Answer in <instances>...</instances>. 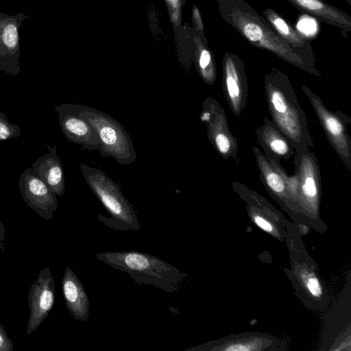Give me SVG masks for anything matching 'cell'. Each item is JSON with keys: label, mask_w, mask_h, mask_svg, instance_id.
Returning a JSON list of instances; mask_svg holds the SVG:
<instances>
[{"label": "cell", "mask_w": 351, "mask_h": 351, "mask_svg": "<svg viewBox=\"0 0 351 351\" xmlns=\"http://www.w3.org/2000/svg\"><path fill=\"white\" fill-rule=\"evenodd\" d=\"M302 89L308 97L328 143L350 173L351 139L348 132L350 117L340 110H329L319 96L307 86L302 85Z\"/></svg>", "instance_id": "6"}, {"label": "cell", "mask_w": 351, "mask_h": 351, "mask_svg": "<svg viewBox=\"0 0 351 351\" xmlns=\"http://www.w3.org/2000/svg\"><path fill=\"white\" fill-rule=\"evenodd\" d=\"M199 119L207 128V136L217 153L224 159L237 156V138L231 132L223 108L214 98L208 97L203 102Z\"/></svg>", "instance_id": "7"}, {"label": "cell", "mask_w": 351, "mask_h": 351, "mask_svg": "<svg viewBox=\"0 0 351 351\" xmlns=\"http://www.w3.org/2000/svg\"><path fill=\"white\" fill-rule=\"evenodd\" d=\"M29 19L23 13L0 12V71L17 76L21 73L19 29Z\"/></svg>", "instance_id": "10"}, {"label": "cell", "mask_w": 351, "mask_h": 351, "mask_svg": "<svg viewBox=\"0 0 351 351\" xmlns=\"http://www.w3.org/2000/svg\"><path fill=\"white\" fill-rule=\"evenodd\" d=\"M80 168L92 192L104 206L110 217L97 215V220L110 229L128 232L138 231L140 222L119 186L102 170L80 163Z\"/></svg>", "instance_id": "4"}, {"label": "cell", "mask_w": 351, "mask_h": 351, "mask_svg": "<svg viewBox=\"0 0 351 351\" xmlns=\"http://www.w3.org/2000/svg\"><path fill=\"white\" fill-rule=\"evenodd\" d=\"M21 135L20 127L9 122L5 114L0 111V141L14 138Z\"/></svg>", "instance_id": "22"}, {"label": "cell", "mask_w": 351, "mask_h": 351, "mask_svg": "<svg viewBox=\"0 0 351 351\" xmlns=\"http://www.w3.org/2000/svg\"><path fill=\"white\" fill-rule=\"evenodd\" d=\"M19 186L25 203L45 220H51L58 208L57 195L28 167L21 173Z\"/></svg>", "instance_id": "12"}, {"label": "cell", "mask_w": 351, "mask_h": 351, "mask_svg": "<svg viewBox=\"0 0 351 351\" xmlns=\"http://www.w3.org/2000/svg\"><path fill=\"white\" fill-rule=\"evenodd\" d=\"M13 343L8 337L4 327L0 324V351H12Z\"/></svg>", "instance_id": "25"}, {"label": "cell", "mask_w": 351, "mask_h": 351, "mask_svg": "<svg viewBox=\"0 0 351 351\" xmlns=\"http://www.w3.org/2000/svg\"><path fill=\"white\" fill-rule=\"evenodd\" d=\"M29 316L27 335L36 330L47 317L55 302L54 278L49 267L40 270L27 293Z\"/></svg>", "instance_id": "11"}, {"label": "cell", "mask_w": 351, "mask_h": 351, "mask_svg": "<svg viewBox=\"0 0 351 351\" xmlns=\"http://www.w3.org/2000/svg\"><path fill=\"white\" fill-rule=\"evenodd\" d=\"M295 7L306 12L319 20L347 32L351 30V17L346 12L323 0H288Z\"/></svg>", "instance_id": "20"}, {"label": "cell", "mask_w": 351, "mask_h": 351, "mask_svg": "<svg viewBox=\"0 0 351 351\" xmlns=\"http://www.w3.org/2000/svg\"><path fill=\"white\" fill-rule=\"evenodd\" d=\"M305 284L310 291L314 296H319L322 294V288L318 280L313 276L308 277L306 279Z\"/></svg>", "instance_id": "26"}, {"label": "cell", "mask_w": 351, "mask_h": 351, "mask_svg": "<svg viewBox=\"0 0 351 351\" xmlns=\"http://www.w3.org/2000/svg\"><path fill=\"white\" fill-rule=\"evenodd\" d=\"M264 87L271 121L289 139L295 152L313 147L305 112L288 75L273 70L265 75Z\"/></svg>", "instance_id": "2"}, {"label": "cell", "mask_w": 351, "mask_h": 351, "mask_svg": "<svg viewBox=\"0 0 351 351\" xmlns=\"http://www.w3.org/2000/svg\"><path fill=\"white\" fill-rule=\"evenodd\" d=\"M222 89L229 108L239 117L247 105L248 83L242 60L230 52H226L223 58Z\"/></svg>", "instance_id": "9"}, {"label": "cell", "mask_w": 351, "mask_h": 351, "mask_svg": "<svg viewBox=\"0 0 351 351\" xmlns=\"http://www.w3.org/2000/svg\"><path fill=\"white\" fill-rule=\"evenodd\" d=\"M192 21L193 24V32L204 34V25L199 13V9L195 5H193L192 8Z\"/></svg>", "instance_id": "24"}, {"label": "cell", "mask_w": 351, "mask_h": 351, "mask_svg": "<svg viewBox=\"0 0 351 351\" xmlns=\"http://www.w3.org/2000/svg\"><path fill=\"white\" fill-rule=\"evenodd\" d=\"M293 164L297 176V204L315 210L318 206L322 186L317 157L309 149L295 152Z\"/></svg>", "instance_id": "8"}, {"label": "cell", "mask_w": 351, "mask_h": 351, "mask_svg": "<svg viewBox=\"0 0 351 351\" xmlns=\"http://www.w3.org/2000/svg\"><path fill=\"white\" fill-rule=\"evenodd\" d=\"M253 219L258 226L267 232H271L273 228L271 225L264 217L256 213L254 210L252 212Z\"/></svg>", "instance_id": "27"}, {"label": "cell", "mask_w": 351, "mask_h": 351, "mask_svg": "<svg viewBox=\"0 0 351 351\" xmlns=\"http://www.w3.org/2000/svg\"><path fill=\"white\" fill-rule=\"evenodd\" d=\"M62 290L65 305L75 320L87 322L90 301L86 290L74 271L67 267L62 279Z\"/></svg>", "instance_id": "15"}, {"label": "cell", "mask_w": 351, "mask_h": 351, "mask_svg": "<svg viewBox=\"0 0 351 351\" xmlns=\"http://www.w3.org/2000/svg\"><path fill=\"white\" fill-rule=\"evenodd\" d=\"M77 113L96 130L102 156L112 157L121 165H128L136 159L132 138L125 128L109 114L94 108L72 104Z\"/></svg>", "instance_id": "5"}, {"label": "cell", "mask_w": 351, "mask_h": 351, "mask_svg": "<svg viewBox=\"0 0 351 351\" xmlns=\"http://www.w3.org/2000/svg\"><path fill=\"white\" fill-rule=\"evenodd\" d=\"M53 108L58 113L60 129L68 141L90 151L99 150L100 141L96 130L77 113L72 104H62Z\"/></svg>", "instance_id": "13"}, {"label": "cell", "mask_w": 351, "mask_h": 351, "mask_svg": "<svg viewBox=\"0 0 351 351\" xmlns=\"http://www.w3.org/2000/svg\"><path fill=\"white\" fill-rule=\"evenodd\" d=\"M252 152L255 156L261 180L265 189L277 199L293 205L287 183L283 177L260 149L254 147Z\"/></svg>", "instance_id": "19"}, {"label": "cell", "mask_w": 351, "mask_h": 351, "mask_svg": "<svg viewBox=\"0 0 351 351\" xmlns=\"http://www.w3.org/2000/svg\"><path fill=\"white\" fill-rule=\"evenodd\" d=\"M219 12L250 44L271 52L284 61L301 70L320 76L315 66L310 64L281 38L271 25L245 0H215Z\"/></svg>", "instance_id": "1"}, {"label": "cell", "mask_w": 351, "mask_h": 351, "mask_svg": "<svg viewBox=\"0 0 351 351\" xmlns=\"http://www.w3.org/2000/svg\"><path fill=\"white\" fill-rule=\"evenodd\" d=\"M195 51L193 58L195 68L202 80L208 85H213L217 79V67L213 55L210 50L204 34L193 30Z\"/></svg>", "instance_id": "21"}, {"label": "cell", "mask_w": 351, "mask_h": 351, "mask_svg": "<svg viewBox=\"0 0 351 351\" xmlns=\"http://www.w3.org/2000/svg\"><path fill=\"white\" fill-rule=\"evenodd\" d=\"M5 226L2 223V222H0V243L3 241L5 239Z\"/></svg>", "instance_id": "28"}, {"label": "cell", "mask_w": 351, "mask_h": 351, "mask_svg": "<svg viewBox=\"0 0 351 351\" xmlns=\"http://www.w3.org/2000/svg\"><path fill=\"white\" fill-rule=\"evenodd\" d=\"M263 14L278 35L306 62L315 66V56L310 40L304 38L295 27L273 9H265Z\"/></svg>", "instance_id": "16"}, {"label": "cell", "mask_w": 351, "mask_h": 351, "mask_svg": "<svg viewBox=\"0 0 351 351\" xmlns=\"http://www.w3.org/2000/svg\"><path fill=\"white\" fill-rule=\"evenodd\" d=\"M97 261L127 273L136 283L151 285L169 293L177 292L187 275L161 258L138 251L95 254Z\"/></svg>", "instance_id": "3"}, {"label": "cell", "mask_w": 351, "mask_h": 351, "mask_svg": "<svg viewBox=\"0 0 351 351\" xmlns=\"http://www.w3.org/2000/svg\"><path fill=\"white\" fill-rule=\"evenodd\" d=\"M47 147L49 152L39 157L32 166L34 175L43 181L58 196H62L65 191L64 170L57 155V146Z\"/></svg>", "instance_id": "17"}, {"label": "cell", "mask_w": 351, "mask_h": 351, "mask_svg": "<svg viewBox=\"0 0 351 351\" xmlns=\"http://www.w3.org/2000/svg\"><path fill=\"white\" fill-rule=\"evenodd\" d=\"M259 144L265 155L270 160L280 165V160H289L295 151L289 139L278 129L271 120L267 118L256 130Z\"/></svg>", "instance_id": "14"}, {"label": "cell", "mask_w": 351, "mask_h": 351, "mask_svg": "<svg viewBox=\"0 0 351 351\" xmlns=\"http://www.w3.org/2000/svg\"><path fill=\"white\" fill-rule=\"evenodd\" d=\"M295 29L304 38L309 40L312 39L313 33H317V24L313 19L306 16L300 19Z\"/></svg>", "instance_id": "23"}, {"label": "cell", "mask_w": 351, "mask_h": 351, "mask_svg": "<svg viewBox=\"0 0 351 351\" xmlns=\"http://www.w3.org/2000/svg\"><path fill=\"white\" fill-rule=\"evenodd\" d=\"M171 23L173 26L175 40L183 64H190L195 51L193 28L184 27L182 21V11L185 0H165Z\"/></svg>", "instance_id": "18"}]
</instances>
